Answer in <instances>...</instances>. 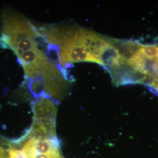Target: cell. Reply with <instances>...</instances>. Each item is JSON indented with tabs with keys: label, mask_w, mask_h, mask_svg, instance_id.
<instances>
[{
	"label": "cell",
	"mask_w": 158,
	"mask_h": 158,
	"mask_svg": "<svg viewBox=\"0 0 158 158\" xmlns=\"http://www.w3.org/2000/svg\"><path fill=\"white\" fill-rule=\"evenodd\" d=\"M59 61L63 69L68 68L70 63L90 62L99 64V62L87 51L79 40L68 45L59 47Z\"/></svg>",
	"instance_id": "2"
},
{
	"label": "cell",
	"mask_w": 158,
	"mask_h": 158,
	"mask_svg": "<svg viewBox=\"0 0 158 158\" xmlns=\"http://www.w3.org/2000/svg\"><path fill=\"white\" fill-rule=\"evenodd\" d=\"M79 40L100 64L98 56L102 49L107 44V40L94 32L82 29Z\"/></svg>",
	"instance_id": "3"
},
{
	"label": "cell",
	"mask_w": 158,
	"mask_h": 158,
	"mask_svg": "<svg viewBox=\"0 0 158 158\" xmlns=\"http://www.w3.org/2000/svg\"><path fill=\"white\" fill-rule=\"evenodd\" d=\"M40 35L38 29L25 18L13 12H4L1 17L0 45L12 50L23 40H36Z\"/></svg>",
	"instance_id": "1"
},
{
	"label": "cell",
	"mask_w": 158,
	"mask_h": 158,
	"mask_svg": "<svg viewBox=\"0 0 158 158\" xmlns=\"http://www.w3.org/2000/svg\"><path fill=\"white\" fill-rule=\"evenodd\" d=\"M138 52L149 59H156L158 56V46L154 45L140 46Z\"/></svg>",
	"instance_id": "5"
},
{
	"label": "cell",
	"mask_w": 158,
	"mask_h": 158,
	"mask_svg": "<svg viewBox=\"0 0 158 158\" xmlns=\"http://www.w3.org/2000/svg\"><path fill=\"white\" fill-rule=\"evenodd\" d=\"M98 60L101 65L109 69L118 66L121 63L125 62L123 57L121 55L117 48L111 42L110 40H107V44L102 49Z\"/></svg>",
	"instance_id": "4"
}]
</instances>
